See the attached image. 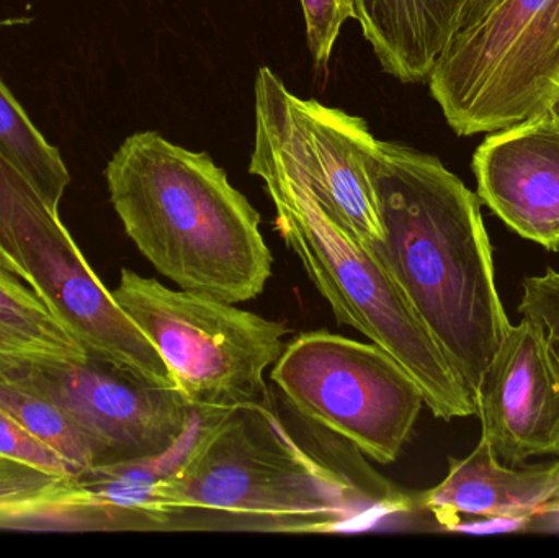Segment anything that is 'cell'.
I'll list each match as a JSON object with an SVG mask.
<instances>
[{
    "label": "cell",
    "instance_id": "7402d4cb",
    "mask_svg": "<svg viewBox=\"0 0 559 558\" xmlns=\"http://www.w3.org/2000/svg\"><path fill=\"white\" fill-rule=\"evenodd\" d=\"M499 2H501V0H472L469 5L466 7L465 13H463L462 22H460V26L456 32H460V29L463 28H468L469 25L481 20L483 16H485L489 10L495 9Z\"/></svg>",
    "mask_w": 559,
    "mask_h": 558
},
{
    "label": "cell",
    "instance_id": "2e32d148",
    "mask_svg": "<svg viewBox=\"0 0 559 558\" xmlns=\"http://www.w3.org/2000/svg\"><path fill=\"white\" fill-rule=\"evenodd\" d=\"M0 154L22 170L39 195L59 212L71 174L58 147L33 124L25 108L0 81Z\"/></svg>",
    "mask_w": 559,
    "mask_h": 558
},
{
    "label": "cell",
    "instance_id": "9a60e30c",
    "mask_svg": "<svg viewBox=\"0 0 559 558\" xmlns=\"http://www.w3.org/2000/svg\"><path fill=\"white\" fill-rule=\"evenodd\" d=\"M0 356L55 357L84 360L88 356L71 331L25 284L19 268L0 251Z\"/></svg>",
    "mask_w": 559,
    "mask_h": 558
},
{
    "label": "cell",
    "instance_id": "7c38bea8",
    "mask_svg": "<svg viewBox=\"0 0 559 558\" xmlns=\"http://www.w3.org/2000/svg\"><path fill=\"white\" fill-rule=\"evenodd\" d=\"M473 173L476 195L512 231L559 251V118L547 111L488 133Z\"/></svg>",
    "mask_w": 559,
    "mask_h": 558
},
{
    "label": "cell",
    "instance_id": "44dd1931",
    "mask_svg": "<svg viewBox=\"0 0 559 558\" xmlns=\"http://www.w3.org/2000/svg\"><path fill=\"white\" fill-rule=\"evenodd\" d=\"M518 311L544 327L559 356V272L548 269L544 275L525 277Z\"/></svg>",
    "mask_w": 559,
    "mask_h": 558
},
{
    "label": "cell",
    "instance_id": "9c48e42d",
    "mask_svg": "<svg viewBox=\"0 0 559 558\" xmlns=\"http://www.w3.org/2000/svg\"><path fill=\"white\" fill-rule=\"evenodd\" d=\"M251 163L274 167L305 186L342 229L365 246L383 238L371 157L378 140L360 117L305 100L272 69L255 78Z\"/></svg>",
    "mask_w": 559,
    "mask_h": 558
},
{
    "label": "cell",
    "instance_id": "4fadbf2b",
    "mask_svg": "<svg viewBox=\"0 0 559 558\" xmlns=\"http://www.w3.org/2000/svg\"><path fill=\"white\" fill-rule=\"evenodd\" d=\"M449 474L414 498L440 526L459 530L463 518L521 521L550 513L559 503V461L509 467L479 439L465 459H449Z\"/></svg>",
    "mask_w": 559,
    "mask_h": 558
},
{
    "label": "cell",
    "instance_id": "ffe728a7",
    "mask_svg": "<svg viewBox=\"0 0 559 558\" xmlns=\"http://www.w3.org/2000/svg\"><path fill=\"white\" fill-rule=\"evenodd\" d=\"M0 455L25 462V464L43 468L51 474L71 475V477L75 475L74 468L66 459L52 451L45 442L25 431L2 409H0Z\"/></svg>",
    "mask_w": 559,
    "mask_h": 558
},
{
    "label": "cell",
    "instance_id": "3957f363",
    "mask_svg": "<svg viewBox=\"0 0 559 558\" xmlns=\"http://www.w3.org/2000/svg\"><path fill=\"white\" fill-rule=\"evenodd\" d=\"M105 179L138 251L180 290L235 305L264 292L274 258L261 215L209 154L141 131L108 161Z\"/></svg>",
    "mask_w": 559,
    "mask_h": 558
},
{
    "label": "cell",
    "instance_id": "52a82bcc",
    "mask_svg": "<svg viewBox=\"0 0 559 558\" xmlns=\"http://www.w3.org/2000/svg\"><path fill=\"white\" fill-rule=\"evenodd\" d=\"M427 81L459 136L547 114L559 94V0H501L453 35Z\"/></svg>",
    "mask_w": 559,
    "mask_h": 558
},
{
    "label": "cell",
    "instance_id": "6da1fadb",
    "mask_svg": "<svg viewBox=\"0 0 559 558\" xmlns=\"http://www.w3.org/2000/svg\"><path fill=\"white\" fill-rule=\"evenodd\" d=\"M371 507L409 504L365 494L306 451L277 403L199 409L176 467L154 485L150 531L329 534L371 524Z\"/></svg>",
    "mask_w": 559,
    "mask_h": 558
},
{
    "label": "cell",
    "instance_id": "5bb4252c",
    "mask_svg": "<svg viewBox=\"0 0 559 558\" xmlns=\"http://www.w3.org/2000/svg\"><path fill=\"white\" fill-rule=\"evenodd\" d=\"M472 0H355V20L381 69L403 84L426 82Z\"/></svg>",
    "mask_w": 559,
    "mask_h": 558
},
{
    "label": "cell",
    "instance_id": "e0dca14e",
    "mask_svg": "<svg viewBox=\"0 0 559 558\" xmlns=\"http://www.w3.org/2000/svg\"><path fill=\"white\" fill-rule=\"evenodd\" d=\"M0 409L66 459L75 475L95 467L91 446L55 403L0 380Z\"/></svg>",
    "mask_w": 559,
    "mask_h": 558
},
{
    "label": "cell",
    "instance_id": "d6986e66",
    "mask_svg": "<svg viewBox=\"0 0 559 558\" xmlns=\"http://www.w3.org/2000/svg\"><path fill=\"white\" fill-rule=\"evenodd\" d=\"M306 38L314 64L324 69L342 26L355 19V0H301Z\"/></svg>",
    "mask_w": 559,
    "mask_h": 558
},
{
    "label": "cell",
    "instance_id": "8992f818",
    "mask_svg": "<svg viewBox=\"0 0 559 558\" xmlns=\"http://www.w3.org/2000/svg\"><path fill=\"white\" fill-rule=\"evenodd\" d=\"M0 251L92 359L176 389L163 357L95 274L59 212L2 154Z\"/></svg>",
    "mask_w": 559,
    "mask_h": 558
},
{
    "label": "cell",
    "instance_id": "30bf717a",
    "mask_svg": "<svg viewBox=\"0 0 559 558\" xmlns=\"http://www.w3.org/2000/svg\"><path fill=\"white\" fill-rule=\"evenodd\" d=\"M0 380L55 403L91 446L95 467L164 454L199 412L179 390L92 357L0 356Z\"/></svg>",
    "mask_w": 559,
    "mask_h": 558
},
{
    "label": "cell",
    "instance_id": "8fae6325",
    "mask_svg": "<svg viewBox=\"0 0 559 558\" xmlns=\"http://www.w3.org/2000/svg\"><path fill=\"white\" fill-rule=\"evenodd\" d=\"M475 402L481 438L501 464L559 458V356L542 324H509Z\"/></svg>",
    "mask_w": 559,
    "mask_h": 558
},
{
    "label": "cell",
    "instance_id": "ba28073f",
    "mask_svg": "<svg viewBox=\"0 0 559 558\" xmlns=\"http://www.w3.org/2000/svg\"><path fill=\"white\" fill-rule=\"evenodd\" d=\"M271 380L299 418L381 465L397 461L426 405L416 380L390 354L325 330L286 344Z\"/></svg>",
    "mask_w": 559,
    "mask_h": 558
},
{
    "label": "cell",
    "instance_id": "603a6c76",
    "mask_svg": "<svg viewBox=\"0 0 559 558\" xmlns=\"http://www.w3.org/2000/svg\"><path fill=\"white\" fill-rule=\"evenodd\" d=\"M548 111H551L555 117L559 118V94L557 95V98H555L554 104H551L550 110Z\"/></svg>",
    "mask_w": 559,
    "mask_h": 558
},
{
    "label": "cell",
    "instance_id": "5b68a950",
    "mask_svg": "<svg viewBox=\"0 0 559 558\" xmlns=\"http://www.w3.org/2000/svg\"><path fill=\"white\" fill-rule=\"evenodd\" d=\"M111 294L156 347L190 406L222 412L274 403L265 373L285 349V323L174 290L130 269Z\"/></svg>",
    "mask_w": 559,
    "mask_h": 558
},
{
    "label": "cell",
    "instance_id": "277c9868",
    "mask_svg": "<svg viewBox=\"0 0 559 558\" xmlns=\"http://www.w3.org/2000/svg\"><path fill=\"white\" fill-rule=\"evenodd\" d=\"M275 206V228L298 256L338 324L390 354L423 390L436 418L476 415V403L393 275L364 242L342 229L308 189L265 164H249Z\"/></svg>",
    "mask_w": 559,
    "mask_h": 558
},
{
    "label": "cell",
    "instance_id": "ac0fdd59",
    "mask_svg": "<svg viewBox=\"0 0 559 558\" xmlns=\"http://www.w3.org/2000/svg\"><path fill=\"white\" fill-rule=\"evenodd\" d=\"M69 475L51 474L25 462L0 455V521L46 500Z\"/></svg>",
    "mask_w": 559,
    "mask_h": 558
},
{
    "label": "cell",
    "instance_id": "7a4b0ae2",
    "mask_svg": "<svg viewBox=\"0 0 559 558\" xmlns=\"http://www.w3.org/2000/svg\"><path fill=\"white\" fill-rule=\"evenodd\" d=\"M371 179L383 238L368 248L475 399L511 324L481 200L439 157L388 141H378Z\"/></svg>",
    "mask_w": 559,
    "mask_h": 558
}]
</instances>
